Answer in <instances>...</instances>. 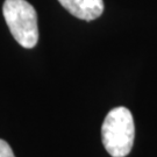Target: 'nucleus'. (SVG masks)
<instances>
[{
  "instance_id": "nucleus-2",
  "label": "nucleus",
  "mask_w": 157,
  "mask_h": 157,
  "mask_svg": "<svg viewBox=\"0 0 157 157\" xmlns=\"http://www.w3.org/2000/svg\"><path fill=\"white\" fill-rule=\"evenodd\" d=\"M2 14L12 36L19 44L32 49L39 42L36 10L27 0H5Z\"/></svg>"
},
{
  "instance_id": "nucleus-3",
  "label": "nucleus",
  "mask_w": 157,
  "mask_h": 157,
  "mask_svg": "<svg viewBox=\"0 0 157 157\" xmlns=\"http://www.w3.org/2000/svg\"><path fill=\"white\" fill-rule=\"evenodd\" d=\"M70 14L80 20L92 21L104 13V0H58Z\"/></svg>"
},
{
  "instance_id": "nucleus-1",
  "label": "nucleus",
  "mask_w": 157,
  "mask_h": 157,
  "mask_svg": "<svg viewBox=\"0 0 157 157\" xmlns=\"http://www.w3.org/2000/svg\"><path fill=\"white\" fill-rule=\"evenodd\" d=\"M134 136V119L128 108L120 106L108 112L101 127V137L111 156H127L133 148Z\"/></svg>"
},
{
  "instance_id": "nucleus-4",
  "label": "nucleus",
  "mask_w": 157,
  "mask_h": 157,
  "mask_svg": "<svg viewBox=\"0 0 157 157\" xmlns=\"http://www.w3.org/2000/svg\"><path fill=\"white\" fill-rule=\"evenodd\" d=\"M0 157H15L11 146L4 140H0Z\"/></svg>"
}]
</instances>
